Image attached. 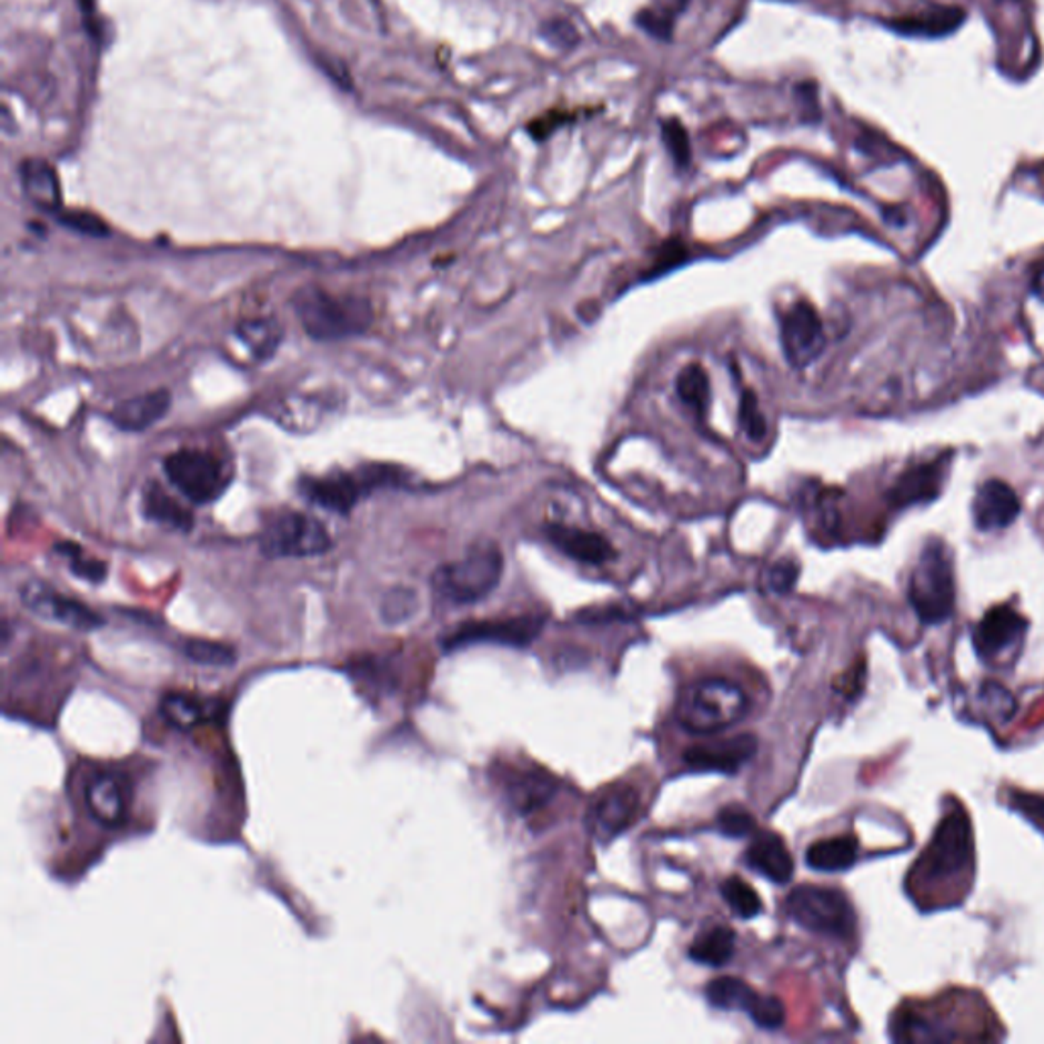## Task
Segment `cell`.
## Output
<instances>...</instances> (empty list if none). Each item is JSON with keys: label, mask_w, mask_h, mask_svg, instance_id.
Masks as SVG:
<instances>
[{"label": "cell", "mask_w": 1044, "mask_h": 1044, "mask_svg": "<svg viewBox=\"0 0 1044 1044\" xmlns=\"http://www.w3.org/2000/svg\"><path fill=\"white\" fill-rule=\"evenodd\" d=\"M416 609H419V600L412 590L394 588L392 592L385 594L384 602H382V619L388 624H400V622L409 621Z\"/></svg>", "instance_id": "cell-36"}, {"label": "cell", "mask_w": 1044, "mask_h": 1044, "mask_svg": "<svg viewBox=\"0 0 1044 1044\" xmlns=\"http://www.w3.org/2000/svg\"><path fill=\"white\" fill-rule=\"evenodd\" d=\"M661 138L675 165L687 168L692 160V148H690V138H687L684 123L680 119H665L661 123Z\"/></svg>", "instance_id": "cell-35"}, {"label": "cell", "mask_w": 1044, "mask_h": 1044, "mask_svg": "<svg viewBox=\"0 0 1044 1044\" xmlns=\"http://www.w3.org/2000/svg\"><path fill=\"white\" fill-rule=\"evenodd\" d=\"M907 598L924 624H941L951 619L955 610V573L943 541L931 539L922 549L910 578Z\"/></svg>", "instance_id": "cell-4"}, {"label": "cell", "mask_w": 1044, "mask_h": 1044, "mask_svg": "<svg viewBox=\"0 0 1044 1044\" xmlns=\"http://www.w3.org/2000/svg\"><path fill=\"white\" fill-rule=\"evenodd\" d=\"M634 23L641 27L649 36H653V38L672 39L675 17L665 13L660 7H649V9H641V11L636 13Z\"/></svg>", "instance_id": "cell-42"}, {"label": "cell", "mask_w": 1044, "mask_h": 1044, "mask_svg": "<svg viewBox=\"0 0 1044 1044\" xmlns=\"http://www.w3.org/2000/svg\"><path fill=\"white\" fill-rule=\"evenodd\" d=\"M973 521L980 531H1002L1018 519L1016 492L1002 480H987L973 498Z\"/></svg>", "instance_id": "cell-17"}, {"label": "cell", "mask_w": 1044, "mask_h": 1044, "mask_svg": "<svg viewBox=\"0 0 1044 1044\" xmlns=\"http://www.w3.org/2000/svg\"><path fill=\"white\" fill-rule=\"evenodd\" d=\"M292 309L307 335L317 341H341L365 333L373 323L372 304L355 294H333L321 287L300 288Z\"/></svg>", "instance_id": "cell-1"}, {"label": "cell", "mask_w": 1044, "mask_h": 1044, "mask_svg": "<svg viewBox=\"0 0 1044 1044\" xmlns=\"http://www.w3.org/2000/svg\"><path fill=\"white\" fill-rule=\"evenodd\" d=\"M333 539L319 519L304 512H280L263 524L261 553L268 560H304L323 555Z\"/></svg>", "instance_id": "cell-9"}, {"label": "cell", "mask_w": 1044, "mask_h": 1044, "mask_svg": "<svg viewBox=\"0 0 1044 1044\" xmlns=\"http://www.w3.org/2000/svg\"><path fill=\"white\" fill-rule=\"evenodd\" d=\"M21 182L27 199L31 200L38 209L48 212H60L62 207V190L56 170L43 160H27L21 165Z\"/></svg>", "instance_id": "cell-22"}, {"label": "cell", "mask_w": 1044, "mask_h": 1044, "mask_svg": "<svg viewBox=\"0 0 1044 1044\" xmlns=\"http://www.w3.org/2000/svg\"><path fill=\"white\" fill-rule=\"evenodd\" d=\"M141 509L145 519L155 524H162L165 529L188 533L194 526V516L192 512L182 506L175 498L170 496L162 485L150 482L143 488L141 496Z\"/></svg>", "instance_id": "cell-23"}, {"label": "cell", "mask_w": 1044, "mask_h": 1044, "mask_svg": "<svg viewBox=\"0 0 1044 1044\" xmlns=\"http://www.w3.org/2000/svg\"><path fill=\"white\" fill-rule=\"evenodd\" d=\"M973 865V834L970 816L965 810H955L945 816L934 833L926 851L914 867V880L918 887L941 883H955Z\"/></svg>", "instance_id": "cell-5"}, {"label": "cell", "mask_w": 1044, "mask_h": 1044, "mask_svg": "<svg viewBox=\"0 0 1044 1044\" xmlns=\"http://www.w3.org/2000/svg\"><path fill=\"white\" fill-rule=\"evenodd\" d=\"M162 716L175 729H194L197 724L207 719L204 706L199 700L187 696V694H165L162 697Z\"/></svg>", "instance_id": "cell-31"}, {"label": "cell", "mask_w": 1044, "mask_h": 1044, "mask_svg": "<svg viewBox=\"0 0 1044 1044\" xmlns=\"http://www.w3.org/2000/svg\"><path fill=\"white\" fill-rule=\"evenodd\" d=\"M56 551L68 560L70 572L74 573L76 578H80V580H84V582H90V584L104 582L107 572H109L104 561L88 558L87 551L82 548H78L74 543H60V545L56 548Z\"/></svg>", "instance_id": "cell-33"}, {"label": "cell", "mask_w": 1044, "mask_h": 1044, "mask_svg": "<svg viewBox=\"0 0 1044 1044\" xmlns=\"http://www.w3.org/2000/svg\"><path fill=\"white\" fill-rule=\"evenodd\" d=\"M938 490H941V465L924 463V465L910 468L895 482L890 498L895 506H910V504L933 500L938 494Z\"/></svg>", "instance_id": "cell-24"}, {"label": "cell", "mask_w": 1044, "mask_h": 1044, "mask_svg": "<svg viewBox=\"0 0 1044 1044\" xmlns=\"http://www.w3.org/2000/svg\"><path fill=\"white\" fill-rule=\"evenodd\" d=\"M543 531L553 548L578 563L604 565L616 558L609 539L594 531L570 526L565 522H548Z\"/></svg>", "instance_id": "cell-16"}, {"label": "cell", "mask_w": 1044, "mask_h": 1044, "mask_svg": "<svg viewBox=\"0 0 1044 1044\" xmlns=\"http://www.w3.org/2000/svg\"><path fill=\"white\" fill-rule=\"evenodd\" d=\"M1010 806L1018 810L1020 814H1024L1028 821L1044 829V796L1014 790V792H1010Z\"/></svg>", "instance_id": "cell-43"}, {"label": "cell", "mask_w": 1044, "mask_h": 1044, "mask_svg": "<svg viewBox=\"0 0 1044 1044\" xmlns=\"http://www.w3.org/2000/svg\"><path fill=\"white\" fill-rule=\"evenodd\" d=\"M555 792L558 782L545 771L510 770L506 775V797L522 814L543 809Z\"/></svg>", "instance_id": "cell-20"}, {"label": "cell", "mask_w": 1044, "mask_h": 1044, "mask_svg": "<svg viewBox=\"0 0 1044 1044\" xmlns=\"http://www.w3.org/2000/svg\"><path fill=\"white\" fill-rule=\"evenodd\" d=\"M184 655L194 663L211 665V667H227V665H233L237 660L233 646L214 643V641H204V639L187 641L184 643Z\"/></svg>", "instance_id": "cell-34"}, {"label": "cell", "mask_w": 1044, "mask_h": 1044, "mask_svg": "<svg viewBox=\"0 0 1044 1044\" xmlns=\"http://www.w3.org/2000/svg\"><path fill=\"white\" fill-rule=\"evenodd\" d=\"M1032 292L1044 302V263L1032 275Z\"/></svg>", "instance_id": "cell-47"}, {"label": "cell", "mask_w": 1044, "mask_h": 1044, "mask_svg": "<svg viewBox=\"0 0 1044 1044\" xmlns=\"http://www.w3.org/2000/svg\"><path fill=\"white\" fill-rule=\"evenodd\" d=\"M859 853L857 839L853 834H841V836H831L822 839L809 846L806 851V863L812 870L845 871L855 863Z\"/></svg>", "instance_id": "cell-25"}, {"label": "cell", "mask_w": 1044, "mask_h": 1044, "mask_svg": "<svg viewBox=\"0 0 1044 1044\" xmlns=\"http://www.w3.org/2000/svg\"><path fill=\"white\" fill-rule=\"evenodd\" d=\"M785 910L792 921L810 933L849 941L857 931L855 910L849 897L834 887L797 885L785 897Z\"/></svg>", "instance_id": "cell-8"}, {"label": "cell", "mask_w": 1044, "mask_h": 1044, "mask_svg": "<svg viewBox=\"0 0 1044 1044\" xmlns=\"http://www.w3.org/2000/svg\"><path fill=\"white\" fill-rule=\"evenodd\" d=\"M716 826H719L722 834H726L731 839H743V836H749V834L757 831V822L753 819V814L743 806H739V804H731V806L722 809L719 812V819H716Z\"/></svg>", "instance_id": "cell-37"}, {"label": "cell", "mask_w": 1044, "mask_h": 1044, "mask_svg": "<svg viewBox=\"0 0 1044 1044\" xmlns=\"http://www.w3.org/2000/svg\"><path fill=\"white\" fill-rule=\"evenodd\" d=\"M780 333H782L783 355L796 370L809 368L810 363L819 360L824 351L826 337H824L821 314L806 300L794 302L787 311L783 312L780 319Z\"/></svg>", "instance_id": "cell-10"}, {"label": "cell", "mask_w": 1044, "mask_h": 1044, "mask_svg": "<svg viewBox=\"0 0 1044 1044\" xmlns=\"http://www.w3.org/2000/svg\"><path fill=\"white\" fill-rule=\"evenodd\" d=\"M502 573V549L492 541H478L461 560L439 565L431 575V588L449 604H473L496 590Z\"/></svg>", "instance_id": "cell-3"}, {"label": "cell", "mask_w": 1044, "mask_h": 1044, "mask_svg": "<svg viewBox=\"0 0 1044 1044\" xmlns=\"http://www.w3.org/2000/svg\"><path fill=\"white\" fill-rule=\"evenodd\" d=\"M721 892L724 902L729 904V907L734 912V916H739V918H755L759 912L763 910V902H761L757 892L753 890V885H749L739 875L724 880Z\"/></svg>", "instance_id": "cell-32"}, {"label": "cell", "mask_w": 1044, "mask_h": 1044, "mask_svg": "<svg viewBox=\"0 0 1044 1044\" xmlns=\"http://www.w3.org/2000/svg\"><path fill=\"white\" fill-rule=\"evenodd\" d=\"M797 578H800V565L796 561L780 560L771 565L770 572L765 575V582L773 594L785 596L796 588Z\"/></svg>", "instance_id": "cell-41"}, {"label": "cell", "mask_w": 1044, "mask_h": 1044, "mask_svg": "<svg viewBox=\"0 0 1044 1044\" xmlns=\"http://www.w3.org/2000/svg\"><path fill=\"white\" fill-rule=\"evenodd\" d=\"M170 406H172L170 390L160 388V390L119 402L109 414V421L127 433H141L151 429L153 424L160 423L170 411Z\"/></svg>", "instance_id": "cell-18"}, {"label": "cell", "mask_w": 1044, "mask_h": 1044, "mask_svg": "<svg viewBox=\"0 0 1044 1044\" xmlns=\"http://www.w3.org/2000/svg\"><path fill=\"white\" fill-rule=\"evenodd\" d=\"M58 223L68 227L70 231L88 237H107L111 233L100 217L87 211H60Z\"/></svg>", "instance_id": "cell-40"}, {"label": "cell", "mask_w": 1044, "mask_h": 1044, "mask_svg": "<svg viewBox=\"0 0 1044 1044\" xmlns=\"http://www.w3.org/2000/svg\"><path fill=\"white\" fill-rule=\"evenodd\" d=\"M687 2H690V0H657L655 7H660L665 13L675 17V14H680L684 11L685 7H687Z\"/></svg>", "instance_id": "cell-46"}, {"label": "cell", "mask_w": 1044, "mask_h": 1044, "mask_svg": "<svg viewBox=\"0 0 1044 1044\" xmlns=\"http://www.w3.org/2000/svg\"><path fill=\"white\" fill-rule=\"evenodd\" d=\"M163 473L197 506L217 502L233 482V468L209 449H178L163 460Z\"/></svg>", "instance_id": "cell-7"}, {"label": "cell", "mask_w": 1044, "mask_h": 1044, "mask_svg": "<svg viewBox=\"0 0 1044 1044\" xmlns=\"http://www.w3.org/2000/svg\"><path fill=\"white\" fill-rule=\"evenodd\" d=\"M745 861L771 882L787 883L794 877V857L780 834L759 833L746 849Z\"/></svg>", "instance_id": "cell-19"}, {"label": "cell", "mask_w": 1044, "mask_h": 1044, "mask_svg": "<svg viewBox=\"0 0 1044 1044\" xmlns=\"http://www.w3.org/2000/svg\"><path fill=\"white\" fill-rule=\"evenodd\" d=\"M543 616L524 614L512 619H492V621L465 622L455 631L445 636L443 646L448 651H455L461 646L478 645V643H496V645L526 646L535 641L543 629Z\"/></svg>", "instance_id": "cell-11"}, {"label": "cell", "mask_w": 1044, "mask_h": 1044, "mask_svg": "<svg viewBox=\"0 0 1044 1044\" xmlns=\"http://www.w3.org/2000/svg\"><path fill=\"white\" fill-rule=\"evenodd\" d=\"M636 810H639V792L633 785H626V783L612 785L590 809V814H588L590 833L600 841H609L612 836L622 833L634 821Z\"/></svg>", "instance_id": "cell-14"}, {"label": "cell", "mask_w": 1044, "mask_h": 1044, "mask_svg": "<svg viewBox=\"0 0 1044 1044\" xmlns=\"http://www.w3.org/2000/svg\"><path fill=\"white\" fill-rule=\"evenodd\" d=\"M757 997V992L739 977H719V980L710 982L709 987H706V1000L710 1004L719 1007V1010H726V1012L743 1010L749 1014L755 1006Z\"/></svg>", "instance_id": "cell-29"}, {"label": "cell", "mask_w": 1044, "mask_h": 1044, "mask_svg": "<svg viewBox=\"0 0 1044 1044\" xmlns=\"http://www.w3.org/2000/svg\"><path fill=\"white\" fill-rule=\"evenodd\" d=\"M739 421H741V426H743L745 435L751 441H761L767 433V423L763 419V412L759 411V400L753 390H745L741 394Z\"/></svg>", "instance_id": "cell-38"}, {"label": "cell", "mask_w": 1044, "mask_h": 1044, "mask_svg": "<svg viewBox=\"0 0 1044 1044\" xmlns=\"http://www.w3.org/2000/svg\"><path fill=\"white\" fill-rule=\"evenodd\" d=\"M21 600L27 610L43 621L58 622L76 631H97L104 621L84 602L58 594L51 585L29 582L21 590Z\"/></svg>", "instance_id": "cell-12"}, {"label": "cell", "mask_w": 1044, "mask_h": 1044, "mask_svg": "<svg viewBox=\"0 0 1044 1044\" xmlns=\"http://www.w3.org/2000/svg\"><path fill=\"white\" fill-rule=\"evenodd\" d=\"M1028 622L1012 606H994L985 612L980 624L973 631V645L983 660H992L1014 645L1026 633Z\"/></svg>", "instance_id": "cell-15"}, {"label": "cell", "mask_w": 1044, "mask_h": 1044, "mask_svg": "<svg viewBox=\"0 0 1044 1044\" xmlns=\"http://www.w3.org/2000/svg\"><path fill=\"white\" fill-rule=\"evenodd\" d=\"M749 1018L753 1020L759 1028L777 1031L785 1022V1007H783L780 997L759 994L755 1006L749 1012Z\"/></svg>", "instance_id": "cell-39"}, {"label": "cell", "mask_w": 1044, "mask_h": 1044, "mask_svg": "<svg viewBox=\"0 0 1044 1044\" xmlns=\"http://www.w3.org/2000/svg\"><path fill=\"white\" fill-rule=\"evenodd\" d=\"M406 484V475L392 465H365L358 472H331L319 478H302L300 494L321 509L349 514L361 498L378 488Z\"/></svg>", "instance_id": "cell-6"}, {"label": "cell", "mask_w": 1044, "mask_h": 1044, "mask_svg": "<svg viewBox=\"0 0 1044 1044\" xmlns=\"http://www.w3.org/2000/svg\"><path fill=\"white\" fill-rule=\"evenodd\" d=\"M543 33H545V38H548L553 46H558V48H572V46H575V41H578L575 29H573L570 23H565V21H549V23H545V27H543Z\"/></svg>", "instance_id": "cell-45"}, {"label": "cell", "mask_w": 1044, "mask_h": 1044, "mask_svg": "<svg viewBox=\"0 0 1044 1044\" xmlns=\"http://www.w3.org/2000/svg\"><path fill=\"white\" fill-rule=\"evenodd\" d=\"M965 21V11L958 7H941L922 14H912V17H902L895 19L894 27L902 33L910 36H945L948 31H955L961 23Z\"/></svg>", "instance_id": "cell-27"}, {"label": "cell", "mask_w": 1044, "mask_h": 1044, "mask_svg": "<svg viewBox=\"0 0 1044 1044\" xmlns=\"http://www.w3.org/2000/svg\"><path fill=\"white\" fill-rule=\"evenodd\" d=\"M575 119V112L572 111H549L535 119L533 123H529V135L536 139V141H545V139L553 135V131H558L561 124L568 123Z\"/></svg>", "instance_id": "cell-44"}, {"label": "cell", "mask_w": 1044, "mask_h": 1044, "mask_svg": "<svg viewBox=\"0 0 1044 1044\" xmlns=\"http://www.w3.org/2000/svg\"><path fill=\"white\" fill-rule=\"evenodd\" d=\"M675 390L685 406H690L696 412V416L704 419L709 411L710 402V380L709 373L700 363H690L677 375L675 380Z\"/></svg>", "instance_id": "cell-30"}, {"label": "cell", "mask_w": 1044, "mask_h": 1044, "mask_svg": "<svg viewBox=\"0 0 1044 1044\" xmlns=\"http://www.w3.org/2000/svg\"><path fill=\"white\" fill-rule=\"evenodd\" d=\"M87 806L100 824L121 826L127 819L123 785L111 773L94 775L87 785Z\"/></svg>", "instance_id": "cell-21"}, {"label": "cell", "mask_w": 1044, "mask_h": 1044, "mask_svg": "<svg viewBox=\"0 0 1044 1044\" xmlns=\"http://www.w3.org/2000/svg\"><path fill=\"white\" fill-rule=\"evenodd\" d=\"M237 337L245 343L255 360L265 361L274 358L280 348L284 331L275 319H248L237 327Z\"/></svg>", "instance_id": "cell-28"}, {"label": "cell", "mask_w": 1044, "mask_h": 1044, "mask_svg": "<svg viewBox=\"0 0 1044 1044\" xmlns=\"http://www.w3.org/2000/svg\"><path fill=\"white\" fill-rule=\"evenodd\" d=\"M746 710L749 697L739 685L722 677H709L682 690L675 716L687 733L716 734L745 719Z\"/></svg>", "instance_id": "cell-2"}, {"label": "cell", "mask_w": 1044, "mask_h": 1044, "mask_svg": "<svg viewBox=\"0 0 1044 1044\" xmlns=\"http://www.w3.org/2000/svg\"><path fill=\"white\" fill-rule=\"evenodd\" d=\"M757 739L751 733L734 734L724 739H714L700 745L687 746L684 761L696 771H716V773H736L743 765L755 757Z\"/></svg>", "instance_id": "cell-13"}, {"label": "cell", "mask_w": 1044, "mask_h": 1044, "mask_svg": "<svg viewBox=\"0 0 1044 1044\" xmlns=\"http://www.w3.org/2000/svg\"><path fill=\"white\" fill-rule=\"evenodd\" d=\"M736 948V934L729 926H712L697 934L694 943L690 945V958L700 965L722 967L734 955Z\"/></svg>", "instance_id": "cell-26"}]
</instances>
